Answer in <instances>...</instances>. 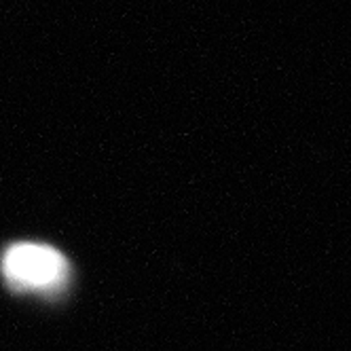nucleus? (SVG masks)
<instances>
[{
	"mask_svg": "<svg viewBox=\"0 0 351 351\" xmlns=\"http://www.w3.org/2000/svg\"><path fill=\"white\" fill-rule=\"evenodd\" d=\"M3 278L15 292L30 294H60L70 282V265L66 256L47 243H15L3 263Z\"/></svg>",
	"mask_w": 351,
	"mask_h": 351,
	"instance_id": "nucleus-1",
	"label": "nucleus"
}]
</instances>
